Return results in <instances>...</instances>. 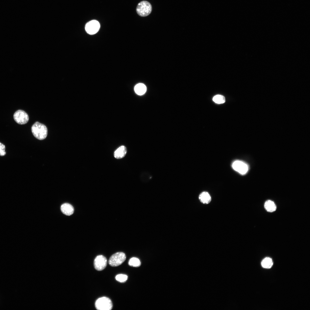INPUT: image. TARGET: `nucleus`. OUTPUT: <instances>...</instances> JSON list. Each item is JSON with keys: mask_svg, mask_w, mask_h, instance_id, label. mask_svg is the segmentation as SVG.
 Returning a JSON list of instances; mask_svg holds the SVG:
<instances>
[{"mask_svg": "<svg viewBox=\"0 0 310 310\" xmlns=\"http://www.w3.org/2000/svg\"><path fill=\"white\" fill-rule=\"evenodd\" d=\"M213 100L215 103L219 104L224 103L225 102V97L220 95L215 96L213 98Z\"/></svg>", "mask_w": 310, "mask_h": 310, "instance_id": "16", "label": "nucleus"}, {"mask_svg": "<svg viewBox=\"0 0 310 310\" xmlns=\"http://www.w3.org/2000/svg\"><path fill=\"white\" fill-rule=\"evenodd\" d=\"M128 278L127 276L125 274H119L116 276V280L121 282H124L126 281Z\"/></svg>", "mask_w": 310, "mask_h": 310, "instance_id": "17", "label": "nucleus"}, {"mask_svg": "<svg viewBox=\"0 0 310 310\" xmlns=\"http://www.w3.org/2000/svg\"><path fill=\"white\" fill-rule=\"evenodd\" d=\"M128 264L129 266L134 267H138L141 265V263L140 260L137 258L133 257L129 260Z\"/></svg>", "mask_w": 310, "mask_h": 310, "instance_id": "15", "label": "nucleus"}, {"mask_svg": "<svg viewBox=\"0 0 310 310\" xmlns=\"http://www.w3.org/2000/svg\"><path fill=\"white\" fill-rule=\"evenodd\" d=\"M126 256L123 252L116 253L110 257L108 262L111 266L116 267L122 264L125 260Z\"/></svg>", "mask_w": 310, "mask_h": 310, "instance_id": "4", "label": "nucleus"}, {"mask_svg": "<svg viewBox=\"0 0 310 310\" xmlns=\"http://www.w3.org/2000/svg\"><path fill=\"white\" fill-rule=\"evenodd\" d=\"M61 210L62 212L67 216L72 215L74 212V208L70 204L65 203L62 204L61 207Z\"/></svg>", "mask_w": 310, "mask_h": 310, "instance_id": "10", "label": "nucleus"}, {"mask_svg": "<svg viewBox=\"0 0 310 310\" xmlns=\"http://www.w3.org/2000/svg\"><path fill=\"white\" fill-rule=\"evenodd\" d=\"M100 27L99 22L96 20H93L86 24L85 29L87 33L92 35L96 33L99 30Z\"/></svg>", "mask_w": 310, "mask_h": 310, "instance_id": "6", "label": "nucleus"}, {"mask_svg": "<svg viewBox=\"0 0 310 310\" xmlns=\"http://www.w3.org/2000/svg\"><path fill=\"white\" fill-rule=\"evenodd\" d=\"M95 305L96 309L98 310H111L113 307L111 300L106 297L98 299L96 301Z\"/></svg>", "mask_w": 310, "mask_h": 310, "instance_id": "3", "label": "nucleus"}, {"mask_svg": "<svg viewBox=\"0 0 310 310\" xmlns=\"http://www.w3.org/2000/svg\"><path fill=\"white\" fill-rule=\"evenodd\" d=\"M136 10L137 13L140 16L142 17L146 16L149 15L152 11V5L147 1H142L138 4Z\"/></svg>", "mask_w": 310, "mask_h": 310, "instance_id": "2", "label": "nucleus"}, {"mask_svg": "<svg viewBox=\"0 0 310 310\" xmlns=\"http://www.w3.org/2000/svg\"><path fill=\"white\" fill-rule=\"evenodd\" d=\"M261 264L263 268H270L272 266L273 262L271 258L266 257L262 260Z\"/></svg>", "mask_w": 310, "mask_h": 310, "instance_id": "14", "label": "nucleus"}, {"mask_svg": "<svg viewBox=\"0 0 310 310\" xmlns=\"http://www.w3.org/2000/svg\"><path fill=\"white\" fill-rule=\"evenodd\" d=\"M13 118L17 123L21 125L26 123L29 119L28 114L21 110H19L15 112L13 115Z\"/></svg>", "mask_w": 310, "mask_h": 310, "instance_id": "5", "label": "nucleus"}, {"mask_svg": "<svg viewBox=\"0 0 310 310\" xmlns=\"http://www.w3.org/2000/svg\"><path fill=\"white\" fill-rule=\"evenodd\" d=\"M31 130L34 136L37 139L42 140L45 139L47 135V129L44 125L36 122L32 126Z\"/></svg>", "mask_w": 310, "mask_h": 310, "instance_id": "1", "label": "nucleus"}, {"mask_svg": "<svg viewBox=\"0 0 310 310\" xmlns=\"http://www.w3.org/2000/svg\"><path fill=\"white\" fill-rule=\"evenodd\" d=\"M5 146L0 142V156H4L6 154Z\"/></svg>", "mask_w": 310, "mask_h": 310, "instance_id": "18", "label": "nucleus"}, {"mask_svg": "<svg viewBox=\"0 0 310 310\" xmlns=\"http://www.w3.org/2000/svg\"><path fill=\"white\" fill-rule=\"evenodd\" d=\"M233 168L242 175L246 173L248 170L247 165L244 162L240 160L235 161L232 163Z\"/></svg>", "mask_w": 310, "mask_h": 310, "instance_id": "8", "label": "nucleus"}, {"mask_svg": "<svg viewBox=\"0 0 310 310\" xmlns=\"http://www.w3.org/2000/svg\"><path fill=\"white\" fill-rule=\"evenodd\" d=\"M264 207L268 212H271L275 211L276 209V204L270 200H268L265 202Z\"/></svg>", "mask_w": 310, "mask_h": 310, "instance_id": "13", "label": "nucleus"}, {"mask_svg": "<svg viewBox=\"0 0 310 310\" xmlns=\"http://www.w3.org/2000/svg\"><path fill=\"white\" fill-rule=\"evenodd\" d=\"M127 153V149L126 147L124 146H121L115 151L114 156L116 158L120 159L124 157Z\"/></svg>", "mask_w": 310, "mask_h": 310, "instance_id": "9", "label": "nucleus"}, {"mask_svg": "<svg viewBox=\"0 0 310 310\" xmlns=\"http://www.w3.org/2000/svg\"><path fill=\"white\" fill-rule=\"evenodd\" d=\"M107 260L104 256L100 255H98L94 261V266L96 270L100 271L103 270L106 267Z\"/></svg>", "mask_w": 310, "mask_h": 310, "instance_id": "7", "label": "nucleus"}, {"mask_svg": "<svg viewBox=\"0 0 310 310\" xmlns=\"http://www.w3.org/2000/svg\"><path fill=\"white\" fill-rule=\"evenodd\" d=\"M134 89L135 92L139 95L144 94L146 91V86L142 83H139L136 85Z\"/></svg>", "mask_w": 310, "mask_h": 310, "instance_id": "12", "label": "nucleus"}, {"mask_svg": "<svg viewBox=\"0 0 310 310\" xmlns=\"http://www.w3.org/2000/svg\"><path fill=\"white\" fill-rule=\"evenodd\" d=\"M199 199L200 202L204 204H208L211 201V197L208 193L204 191L199 195Z\"/></svg>", "mask_w": 310, "mask_h": 310, "instance_id": "11", "label": "nucleus"}]
</instances>
